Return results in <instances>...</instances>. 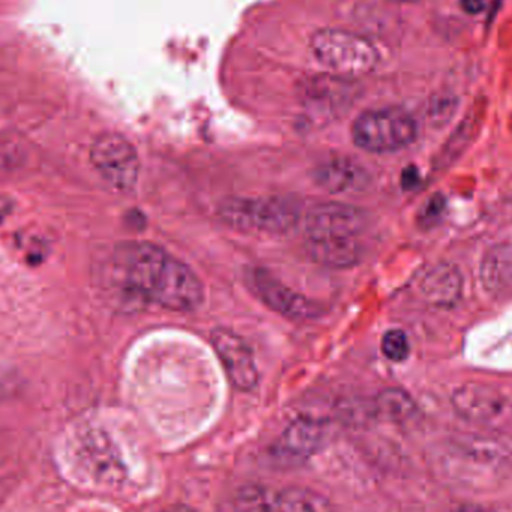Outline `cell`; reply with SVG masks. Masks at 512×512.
Returning <instances> with one entry per match:
<instances>
[{"instance_id":"cell-6","label":"cell","mask_w":512,"mask_h":512,"mask_svg":"<svg viewBox=\"0 0 512 512\" xmlns=\"http://www.w3.org/2000/svg\"><path fill=\"white\" fill-rule=\"evenodd\" d=\"M460 417L481 426L501 427L512 418V403L492 385L469 382L457 388L451 397Z\"/></svg>"},{"instance_id":"cell-18","label":"cell","mask_w":512,"mask_h":512,"mask_svg":"<svg viewBox=\"0 0 512 512\" xmlns=\"http://www.w3.org/2000/svg\"><path fill=\"white\" fill-rule=\"evenodd\" d=\"M234 505L237 512H279V492L259 484L245 486L237 493Z\"/></svg>"},{"instance_id":"cell-4","label":"cell","mask_w":512,"mask_h":512,"mask_svg":"<svg viewBox=\"0 0 512 512\" xmlns=\"http://www.w3.org/2000/svg\"><path fill=\"white\" fill-rule=\"evenodd\" d=\"M313 57L328 71L340 75H357L372 71L379 60L375 45L343 29L319 30L310 42Z\"/></svg>"},{"instance_id":"cell-1","label":"cell","mask_w":512,"mask_h":512,"mask_svg":"<svg viewBox=\"0 0 512 512\" xmlns=\"http://www.w3.org/2000/svg\"><path fill=\"white\" fill-rule=\"evenodd\" d=\"M114 288L126 298L192 312L204 301V286L189 265L153 243L117 246L111 258Z\"/></svg>"},{"instance_id":"cell-9","label":"cell","mask_w":512,"mask_h":512,"mask_svg":"<svg viewBox=\"0 0 512 512\" xmlns=\"http://www.w3.org/2000/svg\"><path fill=\"white\" fill-rule=\"evenodd\" d=\"M252 288L255 294L261 298L262 303L267 304L271 310L286 316V318L304 319L318 318L321 315V307L318 303L292 291L288 286L283 285L279 279L262 270L255 268L251 276Z\"/></svg>"},{"instance_id":"cell-19","label":"cell","mask_w":512,"mask_h":512,"mask_svg":"<svg viewBox=\"0 0 512 512\" xmlns=\"http://www.w3.org/2000/svg\"><path fill=\"white\" fill-rule=\"evenodd\" d=\"M478 126H480V113L472 111L471 116L460 123L459 128L451 135L447 146L444 147V152H442L441 158H439L442 167L453 164L463 155L466 147H469V144L472 143L475 135H477Z\"/></svg>"},{"instance_id":"cell-2","label":"cell","mask_w":512,"mask_h":512,"mask_svg":"<svg viewBox=\"0 0 512 512\" xmlns=\"http://www.w3.org/2000/svg\"><path fill=\"white\" fill-rule=\"evenodd\" d=\"M218 213L228 227L245 233H288L300 219L294 203L279 197L230 198Z\"/></svg>"},{"instance_id":"cell-15","label":"cell","mask_w":512,"mask_h":512,"mask_svg":"<svg viewBox=\"0 0 512 512\" xmlns=\"http://www.w3.org/2000/svg\"><path fill=\"white\" fill-rule=\"evenodd\" d=\"M279 512H334V508L315 490L291 487L279 492Z\"/></svg>"},{"instance_id":"cell-21","label":"cell","mask_w":512,"mask_h":512,"mask_svg":"<svg viewBox=\"0 0 512 512\" xmlns=\"http://www.w3.org/2000/svg\"><path fill=\"white\" fill-rule=\"evenodd\" d=\"M447 209V201H445L444 195L436 194L427 201L426 206L421 210L420 222L421 224L432 227L435 222H439L442 215Z\"/></svg>"},{"instance_id":"cell-14","label":"cell","mask_w":512,"mask_h":512,"mask_svg":"<svg viewBox=\"0 0 512 512\" xmlns=\"http://www.w3.org/2000/svg\"><path fill=\"white\" fill-rule=\"evenodd\" d=\"M376 412L391 423H406L417 414V405L406 391L388 388L376 399Z\"/></svg>"},{"instance_id":"cell-10","label":"cell","mask_w":512,"mask_h":512,"mask_svg":"<svg viewBox=\"0 0 512 512\" xmlns=\"http://www.w3.org/2000/svg\"><path fill=\"white\" fill-rule=\"evenodd\" d=\"M325 436L327 427L318 418H297L280 436L279 448L289 459H307L321 450Z\"/></svg>"},{"instance_id":"cell-3","label":"cell","mask_w":512,"mask_h":512,"mask_svg":"<svg viewBox=\"0 0 512 512\" xmlns=\"http://www.w3.org/2000/svg\"><path fill=\"white\" fill-rule=\"evenodd\" d=\"M417 132V122L408 111L396 107L378 108L355 119L352 140L366 152L390 153L414 143Z\"/></svg>"},{"instance_id":"cell-27","label":"cell","mask_w":512,"mask_h":512,"mask_svg":"<svg viewBox=\"0 0 512 512\" xmlns=\"http://www.w3.org/2000/svg\"><path fill=\"white\" fill-rule=\"evenodd\" d=\"M391 2H397V3H414V2H420V0H391Z\"/></svg>"},{"instance_id":"cell-11","label":"cell","mask_w":512,"mask_h":512,"mask_svg":"<svg viewBox=\"0 0 512 512\" xmlns=\"http://www.w3.org/2000/svg\"><path fill=\"white\" fill-rule=\"evenodd\" d=\"M463 279L457 267L438 264L430 268L420 282V291L433 306H454L462 295Z\"/></svg>"},{"instance_id":"cell-24","label":"cell","mask_w":512,"mask_h":512,"mask_svg":"<svg viewBox=\"0 0 512 512\" xmlns=\"http://www.w3.org/2000/svg\"><path fill=\"white\" fill-rule=\"evenodd\" d=\"M453 512H493L489 508L483 507V505L477 504H463L459 507L454 508Z\"/></svg>"},{"instance_id":"cell-20","label":"cell","mask_w":512,"mask_h":512,"mask_svg":"<svg viewBox=\"0 0 512 512\" xmlns=\"http://www.w3.org/2000/svg\"><path fill=\"white\" fill-rule=\"evenodd\" d=\"M381 348L385 357L394 363H402L411 352L408 336L402 330L387 331L382 337Z\"/></svg>"},{"instance_id":"cell-16","label":"cell","mask_w":512,"mask_h":512,"mask_svg":"<svg viewBox=\"0 0 512 512\" xmlns=\"http://www.w3.org/2000/svg\"><path fill=\"white\" fill-rule=\"evenodd\" d=\"M460 451L477 462H501L512 456V441L502 438H465L459 442Z\"/></svg>"},{"instance_id":"cell-8","label":"cell","mask_w":512,"mask_h":512,"mask_svg":"<svg viewBox=\"0 0 512 512\" xmlns=\"http://www.w3.org/2000/svg\"><path fill=\"white\" fill-rule=\"evenodd\" d=\"M212 345L237 390L251 391L258 385V367L251 346L234 331L216 328Z\"/></svg>"},{"instance_id":"cell-17","label":"cell","mask_w":512,"mask_h":512,"mask_svg":"<svg viewBox=\"0 0 512 512\" xmlns=\"http://www.w3.org/2000/svg\"><path fill=\"white\" fill-rule=\"evenodd\" d=\"M483 282L492 291L512 286V249L499 248L490 252L483 264Z\"/></svg>"},{"instance_id":"cell-12","label":"cell","mask_w":512,"mask_h":512,"mask_svg":"<svg viewBox=\"0 0 512 512\" xmlns=\"http://www.w3.org/2000/svg\"><path fill=\"white\" fill-rule=\"evenodd\" d=\"M316 185L331 194L357 191L366 185V171L349 159H330L313 171Z\"/></svg>"},{"instance_id":"cell-7","label":"cell","mask_w":512,"mask_h":512,"mask_svg":"<svg viewBox=\"0 0 512 512\" xmlns=\"http://www.w3.org/2000/svg\"><path fill=\"white\" fill-rule=\"evenodd\" d=\"M363 227V213L357 207L337 201L316 204L304 216L307 242L358 239Z\"/></svg>"},{"instance_id":"cell-13","label":"cell","mask_w":512,"mask_h":512,"mask_svg":"<svg viewBox=\"0 0 512 512\" xmlns=\"http://www.w3.org/2000/svg\"><path fill=\"white\" fill-rule=\"evenodd\" d=\"M309 254L319 264L330 268H348L357 264L361 249L358 239L313 240L307 242Z\"/></svg>"},{"instance_id":"cell-26","label":"cell","mask_w":512,"mask_h":512,"mask_svg":"<svg viewBox=\"0 0 512 512\" xmlns=\"http://www.w3.org/2000/svg\"><path fill=\"white\" fill-rule=\"evenodd\" d=\"M9 212V201H6L5 198H0V221L5 218L6 213Z\"/></svg>"},{"instance_id":"cell-23","label":"cell","mask_w":512,"mask_h":512,"mask_svg":"<svg viewBox=\"0 0 512 512\" xmlns=\"http://www.w3.org/2000/svg\"><path fill=\"white\" fill-rule=\"evenodd\" d=\"M487 3H489V0H460L463 11L468 12V14H480L487 8Z\"/></svg>"},{"instance_id":"cell-22","label":"cell","mask_w":512,"mask_h":512,"mask_svg":"<svg viewBox=\"0 0 512 512\" xmlns=\"http://www.w3.org/2000/svg\"><path fill=\"white\" fill-rule=\"evenodd\" d=\"M418 183H420V173H418L417 168L409 167L403 171L402 174V185L405 189H414L417 188Z\"/></svg>"},{"instance_id":"cell-25","label":"cell","mask_w":512,"mask_h":512,"mask_svg":"<svg viewBox=\"0 0 512 512\" xmlns=\"http://www.w3.org/2000/svg\"><path fill=\"white\" fill-rule=\"evenodd\" d=\"M159 512H194L191 508L186 507V505L176 504L171 505V507L164 508V510Z\"/></svg>"},{"instance_id":"cell-5","label":"cell","mask_w":512,"mask_h":512,"mask_svg":"<svg viewBox=\"0 0 512 512\" xmlns=\"http://www.w3.org/2000/svg\"><path fill=\"white\" fill-rule=\"evenodd\" d=\"M90 155L96 170L114 188L129 191L137 185L140 158L128 138L114 132L99 135Z\"/></svg>"}]
</instances>
